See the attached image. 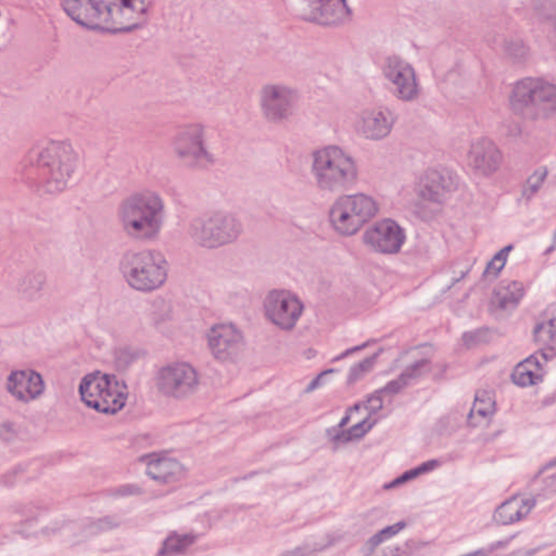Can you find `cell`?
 <instances>
[{
	"instance_id": "6da1fadb",
	"label": "cell",
	"mask_w": 556,
	"mask_h": 556,
	"mask_svg": "<svg viewBox=\"0 0 556 556\" xmlns=\"http://www.w3.org/2000/svg\"><path fill=\"white\" fill-rule=\"evenodd\" d=\"M154 0H60L61 7L81 26L103 33H127L141 28Z\"/></svg>"
},
{
	"instance_id": "7a4b0ae2",
	"label": "cell",
	"mask_w": 556,
	"mask_h": 556,
	"mask_svg": "<svg viewBox=\"0 0 556 556\" xmlns=\"http://www.w3.org/2000/svg\"><path fill=\"white\" fill-rule=\"evenodd\" d=\"M74 151L66 144L50 141L30 154L28 176L42 190H54L70 178L74 170Z\"/></svg>"
},
{
	"instance_id": "3957f363",
	"label": "cell",
	"mask_w": 556,
	"mask_h": 556,
	"mask_svg": "<svg viewBox=\"0 0 556 556\" xmlns=\"http://www.w3.org/2000/svg\"><path fill=\"white\" fill-rule=\"evenodd\" d=\"M121 222L127 234L149 241L157 237L164 218V204L154 192L145 190L129 197L121 207Z\"/></svg>"
},
{
	"instance_id": "277c9868",
	"label": "cell",
	"mask_w": 556,
	"mask_h": 556,
	"mask_svg": "<svg viewBox=\"0 0 556 556\" xmlns=\"http://www.w3.org/2000/svg\"><path fill=\"white\" fill-rule=\"evenodd\" d=\"M509 105L513 112L523 119H550L556 115V85L543 79H523L513 87Z\"/></svg>"
},
{
	"instance_id": "5b68a950",
	"label": "cell",
	"mask_w": 556,
	"mask_h": 556,
	"mask_svg": "<svg viewBox=\"0 0 556 556\" xmlns=\"http://www.w3.org/2000/svg\"><path fill=\"white\" fill-rule=\"evenodd\" d=\"M80 397L89 409L113 415L127 405L129 389L127 383L115 375L94 372L81 381Z\"/></svg>"
},
{
	"instance_id": "8992f818",
	"label": "cell",
	"mask_w": 556,
	"mask_h": 556,
	"mask_svg": "<svg viewBox=\"0 0 556 556\" xmlns=\"http://www.w3.org/2000/svg\"><path fill=\"white\" fill-rule=\"evenodd\" d=\"M120 270L134 289L152 291L166 284L170 267L162 253L145 250L127 253L122 259Z\"/></svg>"
},
{
	"instance_id": "52a82bcc",
	"label": "cell",
	"mask_w": 556,
	"mask_h": 556,
	"mask_svg": "<svg viewBox=\"0 0 556 556\" xmlns=\"http://www.w3.org/2000/svg\"><path fill=\"white\" fill-rule=\"evenodd\" d=\"M313 172L318 185L326 190H346L358 178V168L352 158L334 146L314 154Z\"/></svg>"
},
{
	"instance_id": "ba28073f",
	"label": "cell",
	"mask_w": 556,
	"mask_h": 556,
	"mask_svg": "<svg viewBox=\"0 0 556 556\" xmlns=\"http://www.w3.org/2000/svg\"><path fill=\"white\" fill-rule=\"evenodd\" d=\"M377 211L378 206L372 197L361 194L344 196L330 209V224L338 234L352 236L375 218Z\"/></svg>"
},
{
	"instance_id": "9c48e42d",
	"label": "cell",
	"mask_w": 556,
	"mask_h": 556,
	"mask_svg": "<svg viewBox=\"0 0 556 556\" xmlns=\"http://www.w3.org/2000/svg\"><path fill=\"white\" fill-rule=\"evenodd\" d=\"M241 234V222L229 213H206L190 225V236L204 248H220L229 245L237 241Z\"/></svg>"
},
{
	"instance_id": "30bf717a",
	"label": "cell",
	"mask_w": 556,
	"mask_h": 556,
	"mask_svg": "<svg viewBox=\"0 0 556 556\" xmlns=\"http://www.w3.org/2000/svg\"><path fill=\"white\" fill-rule=\"evenodd\" d=\"M263 306L267 320L284 330L295 328L303 312L301 300L288 290H272L267 294Z\"/></svg>"
},
{
	"instance_id": "8fae6325",
	"label": "cell",
	"mask_w": 556,
	"mask_h": 556,
	"mask_svg": "<svg viewBox=\"0 0 556 556\" xmlns=\"http://www.w3.org/2000/svg\"><path fill=\"white\" fill-rule=\"evenodd\" d=\"M458 186V175L453 170L446 166H436L422 175L417 184V194L425 204L439 207Z\"/></svg>"
},
{
	"instance_id": "7c38bea8",
	"label": "cell",
	"mask_w": 556,
	"mask_h": 556,
	"mask_svg": "<svg viewBox=\"0 0 556 556\" xmlns=\"http://www.w3.org/2000/svg\"><path fill=\"white\" fill-rule=\"evenodd\" d=\"M158 388L166 397L183 399L198 387L196 369L188 363L175 362L161 369L157 378Z\"/></svg>"
},
{
	"instance_id": "4fadbf2b",
	"label": "cell",
	"mask_w": 556,
	"mask_h": 556,
	"mask_svg": "<svg viewBox=\"0 0 556 556\" xmlns=\"http://www.w3.org/2000/svg\"><path fill=\"white\" fill-rule=\"evenodd\" d=\"M208 346L215 359L221 362H234L243 354L245 337L231 323H220L208 332Z\"/></svg>"
},
{
	"instance_id": "5bb4252c",
	"label": "cell",
	"mask_w": 556,
	"mask_h": 556,
	"mask_svg": "<svg viewBox=\"0 0 556 556\" xmlns=\"http://www.w3.org/2000/svg\"><path fill=\"white\" fill-rule=\"evenodd\" d=\"M556 359L555 347H543L513 369L511 379L519 388H531L540 385L548 374V366Z\"/></svg>"
},
{
	"instance_id": "9a60e30c",
	"label": "cell",
	"mask_w": 556,
	"mask_h": 556,
	"mask_svg": "<svg viewBox=\"0 0 556 556\" xmlns=\"http://www.w3.org/2000/svg\"><path fill=\"white\" fill-rule=\"evenodd\" d=\"M383 75L395 89L398 98L412 101L419 95V84L413 66L399 56H391L383 64Z\"/></svg>"
},
{
	"instance_id": "2e32d148",
	"label": "cell",
	"mask_w": 556,
	"mask_h": 556,
	"mask_svg": "<svg viewBox=\"0 0 556 556\" xmlns=\"http://www.w3.org/2000/svg\"><path fill=\"white\" fill-rule=\"evenodd\" d=\"M366 245L383 255L399 253L405 243V229L395 221L385 219L375 223L364 235Z\"/></svg>"
},
{
	"instance_id": "e0dca14e",
	"label": "cell",
	"mask_w": 556,
	"mask_h": 556,
	"mask_svg": "<svg viewBox=\"0 0 556 556\" xmlns=\"http://www.w3.org/2000/svg\"><path fill=\"white\" fill-rule=\"evenodd\" d=\"M297 95L285 85H267L261 94L262 111L273 123H282L292 115Z\"/></svg>"
},
{
	"instance_id": "ac0fdd59",
	"label": "cell",
	"mask_w": 556,
	"mask_h": 556,
	"mask_svg": "<svg viewBox=\"0 0 556 556\" xmlns=\"http://www.w3.org/2000/svg\"><path fill=\"white\" fill-rule=\"evenodd\" d=\"M468 166L478 175L491 176L500 168L503 154L490 138H478L473 141L468 154Z\"/></svg>"
},
{
	"instance_id": "d6986e66",
	"label": "cell",
	"mask_w": 556,
	"mask_h": 556,
	"mask_svg": "<svg viewBox=\"0 0 556 556\" xmlns=\"http://www.w3.org/2000/svg\"><path fill=\"white\" fill-rule=\"evenodd\" d=\"M306 20L320 25H339L348 21L351 10L347 0H302Z\"/></svg>"
},
{
	"instance_id": "ffe728a7",
	"label": "cell",
	"mask_w": 556,
	"mask_h": 556,
	"mask_svg": "<svg viewBox=\"0 0 556 556\" xmlns=\"http://www.w3.org/2000/svg\"><path fill=\"white\" fill-rule=\"evenodd\" d=\"M525 296V287L521 282L503 281L493 288L489 301V312L496 318L511 315L519 308Z\"/></svg>"
},
{
	"instance_id": "44dd1931",
	"label": "cell",
	"mask_w": 556,
	"mask_h": 556,
	"mask_svg": "<svg viewBox=\"0 0 556 556\" xmlns=\"http://www.w3.org/2000/svg\"><path fill=\"white\" fill-rule=\"evenodd\" d=\"M538 498L533 493H521L509 499L494 511L492 521L499 526H509L526 519L537 506Z\"/></svg>"
},
{
	"instance_id": "7402d4cb",
	"label": "cell",
	"mask_w": 556,
	"mask_h": 556,
	"mask_svg": "<svg viewBox=\"0 0 556 556\" xmlns=\"http://www.w3.org/2000/svg\"><path fill=\"white\" fill-rule=\"evenodd\" d=\"M395 122V115L390 110L386 108H375L361 115L357 123V129L362 137L379 141L390 134Z\"/></svg>"
},
{
	"instance_id": "603a6c76",
	"label": "cell",
	"mask_w": 556,
	"mask_h": 556,
	"mask_svg": "<svg viewBox=\"0 0 556 556\" xmlns=\"http://www.w3.org/2000/svg\"><path fill=\"white\" fill-rule=\"evenodd\" d=\"M7 388L9 393L20 401L30 402L38 399L45 390L42 376L32 369H22L11 373L8 377Z\"/></svg>"
},
{
	"instance_id": "cb8c5ba5",
	"label": "cell",
	"mask_w": 556,
	"mask_h": 556,
	"mask_svg": "<svg viewBox=\"0 0 556 556\" xmlns=\"http://www.w3.org/2000/svg\"><path fill=\"white\" fill-rule=\"evenodd\" d=\"M383 401L381 395L374 393L367 399L355 403L344 414L340 423L334 428V432H344V430L352 429L365 424L375 423L376 419L375 415L381 411L383 407Z\"/></svg>"
},
{
	"instance_id": "d4e9b609",
	"label": "cell",
	"mask_w": 556,
	"mask_h": 556,
	"mask_svg": "<svg viewBox=\"0 0 556 556\" xmlns=\"http://www.w3.org/2000/svg\"><path fill=\"white\" fill-rule=\"evenodd\" d=\"M175 149L180 157L192 163L202 166L210 161V157L204 148V134L200 127L184 129L176 138Z\"/></svg>"
},
{
	"instance_id": "484cf974",
	"label": "cell",
	"mask_w": 556,
	"mask_h": 556,
	"mask_svg": "<svg viewBox=\"0 0 556 556\" xmlns=\"http://www.w3.org/2000/svg\"><path fill=\"white\" fill-rule=\"evenodd\" d=\"M497 412V395L490 387L478 389L468 413V424L473 428L489 425Z\"/></svg>"
},
{
	"instance_id": "4316f807",
	"label": "cell",
	"mask_w": 556,
	"mask_h": 556,
	"mask_svg": "<svg viewBox=\"0 0 556 556\" xmlns=\"http://www.w3.org/2000/svg\"><path fill=\"white\" fill-rule=\"evenodd\" d=\"M533 338L537 346L554 347L556 344V302L550 304L540 314L533 328Z\"/></svg>"
},
{
	"instance_id": "83f0119b",
	"label": "cell",
	"mask_w": 556,
	"mask_h": 556,
	"mask_svg": "<svg viewBox=\"0 0 556 556\" xmlns=\"http://www.w3.org/2000/svg\"><path fill=\"white\" fill-rule=\"evenodd\" d=\"M184 472V466L175 460H159L150 463L147 475L151 480L168 482L175 480Z\"/></svg>"
},
{
	"instance_id": "f1b7e54d",
	"label": "cell",
	"mask_w": 556,
	"mask_h": 556,
	"mask_svg": "<svg viewBox=\"0 0 556 556\" xmlns=\"http://www.w3.org/2000/svg\"><path fill=\"white\" fill-rule=\"evenodd\" d=\"M533 482H535L533 490L537 498L543 497L547 499L553 497L556 493V460L540 470L535 477Z\"/></svg>"
},
{
	"instance_id": "f546056e",
	"label": "cell",
	"mask_w": 556,
	"mask_h": 556,
	"mask_svg": "<svg viewBox=\"0 0 556 556\" xmlns=\"http://www.w3.org/2000/svg\"><path fill=\"white\" fill-rule=\"evenodd\" d=\"M426 364H428L427 361H419V362L415 363V364L412 365L410 366L409 369H407L405 373L402 375H400L395 381H391L388 386H386L385 388L381 389V390L377 391V395H381V398L386 397V395H395V393H399L401 389L405 388V386L410 383V381H413L417 375H419V373L423 371L424 367L426 366Z\"/></svg>"
},
{
	"instance_id": "4dcf8cb0",
	"label": "cell",
	"mask_w": 556,
	"mask_h": 556,
	"mask_svg": "<svg viewBox=\"0 0 556 556\" xmlns=\"http://www.w3.org/2000/svg\"><path fill=\"white\" fill-rule=\"evenodd\" d=\"M438 466H439V462H437V461H428V462L423 463V464H421L419 466H416V468L403 473L401 476L397 477L395 480H391L388 484H386L385 489H393L401 487L402 485L412 482V480H417L419 477L424 476V475L432 472V470L437 468Z\"/></svg>"
},
{
	"instance_id": "1f68e13d",
	"label": "cell",
	"mask_w": 556,
	"mask_h": 556,
	"mask_svg": "<svg viewBox=\"0 0 556 556\" xmlns=\"http://www.w3.org/2000/svg\"><path fill=\"white\" fill-rule=\"evenodd\" d=\"M405 527H407V523H405V521H400V523H393V525H390V526L381 529L379 533L373 535V537L365 543L364 551L366 552V553H372V552L375 551L379 545L387 543L391 538L399 535Z\"/></svg>"
},
{
	"instance_id": "d6a6232c",
	"label": "cell",
	"mask_w": 556,
	"mask_h": 556,
	"mask_svg": "<svg viewBox=\"0 0 556 556\" xmlns=\"http://www.w3.org/2000/svg\"><path fill=\"white\" fill-rule=\"evenodd\" d=\"M548 174H549V171H548V168L545 166L538 168L523 184V192H521L523 199L529 200V199L533 198L543 187L545 180H547Z\"/></svg>"
},
{
	"instance_id": "836d02e7",
	"label": "cell",
	"mask_w": 556,
	"mask_h": 556,
	"mask_svg": "<svg viewBox=\"0 0 556 556\" xmlns=\"http://www.w3.org/2000/svg\"><path fill=\"white\" fill-rule=\"evenodd\" d=\"M512 250V245H507V247L501 249V250L490 260L488 265H487L486 270H485L484 272L485 277H497V276L503 271L505 265H506L507 261H509V255H511Z\"/></svg>"
},
{
	"instance_id": "e575fe53",
	"label": "cell",
	"mask_w": 556,
	"mask_h": 556,
	"mask_svg": "<svg viewBox=\"0 0 556 556\" xmlns=\"http://www.w3.org/2000/svg\"><path fill=\"white\" fill-rule=\"evenodd\" d=\"M194 541V538L192 535H173L172 538H168L163 549L160 552L161 554H175L182 553L185 550L187 549Z\"/></svg>"
},
{
	"instance_id": "d590c367",
	"label": "cell",
	"mask_w": 556,
	"mask_h": 556,
	"mask_svg": "<svg viewBox=\"0 0 556 556\" xmlns=\"http://www.w3.org/2000/svg\"><path fill=\"white\" fill-rule=\"evenodd\" d=\"M494 332L490 328H480L474 332H468L463 337L464 344L468 348L478 346V344H486L492 338Z\"/></svg>"
},
{
	"instance_id": "8d00e7d4",
	"label": "cell",
	"mask_w": 556,
	"mask_h": 556,
	"mask_svg": "<svg viewBox=\"0 0 556 556\" xmlns=\"http://www.w3.org/2000/svg\"><path fill=\"white\" fill-rule=\"evenodd\" d=\"M378 355L379 353H374V354L371 355L369 358L364 359V360L357 363L354 367L351 369L350 373H349V383H354V381L360 379V377L363 376L365 373L369 372V369H372V367L374 366L375 363H376L377 359H378Z\"/></svg>"
},
{
	"instance_id": "74e56055",
	"label": "cell",
	"mask_w": 556,
	"mask_h": 556,
	"mask_svg": "<svg viewBox=\"0 0 556 556\" xmlns=\"http://www.w3.org/2000/svg\"><path fill=\"white\" fill-rule=\"evenodd\" d=\"M335 373H336L335 369H328V371H324V372L320 373V374H318V376L311 381L306 391H308V393H312V391L316 390V389L322 388L323 386L326 385L328 381L332 379Z\"/></svg>"
},
{
	"instance_id": "f35d334b",
	"label": "cell",
	"mask_w": 556,
	"mask_h": 556,
	"mask_svg": "<svg viewBox=\"0 0 556 556\" xmlns=\"http://www.w3.org/2000/svg\"><path fill=\"white\" fill-rule=\"evenodd\" d=\"M551 249H556V236L554 238L553 245H551Z\"/></svg>"
}]
</instances>
